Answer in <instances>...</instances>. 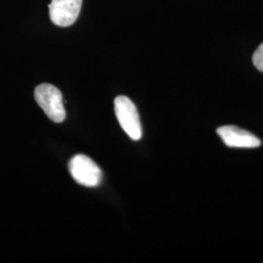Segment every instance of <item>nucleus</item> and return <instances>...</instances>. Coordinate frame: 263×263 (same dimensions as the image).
Here are the masks:
<instances>
[{"label": "nucleus", "mask_w": 263, "mask_h": 263, "mask_svg": "<svg viewBox=\"0 0 263 263\" xmlns=\"http://www.w3.org/2000/svg\"><path fill=\"white\" fill-rule=\"evenodd\" d=\"M217 135L229 147L255 148L260 146L261 141L254 134L237 126H221L216 130Z\"/></svg>", "instance_id": "nucleus-5"}, {"label": "nucleus", "mask_w": 263, "mask_h": 263, "mask_svg": "<svg viewBox=\"0 0 263 263\" xmlns=\"http://www.w3.org/2000/svg\"><path fill=\"white\" fill-rule=\"evenodd\" d=\"M34 99L53 122L62 123L66 119L63 95L54 85L43 83L34 90Z\"/></svg>", "instance_id": "nucleus-1"}, {"label": "nucleus", "mask_w": 263, "mask_h": 263, "mask_svg": "<svg viewBox=\"0 0 263 263\" xmlns=\"http://www.w3.org/2000/svg\"><path fill=\"white\" fill-rule=\"evenodd\" d=\"M82 0H52L49 7L50 19L59 27H69L80 14Z\"/></svg>", "instance_id": "nucleus-4"}, {"label": "nucleus", "mask_w": 263, "mask_h": 263, "mask_svg": "<svg viewBox=\"0 0 263 263\" xmlns=\"http://www.w3.org/2000/svg\"><path fill=\"white\" fill-rule=\"evenodd\" d=\"M253 63H254V66L259 71L263 72V43L255 50L253 56Z\"/></svg>", "instance_id": "nucleus-6"}, {"label": "nucleus", "mask_w": 263, "mask_h": 263, "mask_svg": "<svg viewBox=\"0 0 263 263\" xmlns=\"http://www.w3.org/2000/svg\"><path fill=\"white\" fill-rule=\"evenodd\" d=\"M114 109L117 120L125 133L133 141H140L142 135L138 109L126 96H118L114 100Z\"/></svg>", "instance_id": "nucleus-2"}, {"label": "nucleus", "mask_w": 263, "mask_h": 263, "mask_svg": "<svg viewBox=\"0 0 263 263\" xmlns=\"http://www.w3.org/2000/svg\"><path fill=\"white\" fill-rule=\"evenodd\" d=\"M68 169L76 182L86 187H96L101 183L103 173L90 157L79 154L70 160Z\"/></svg>", "instance_id": "nucleus-3"}]
</instances>
